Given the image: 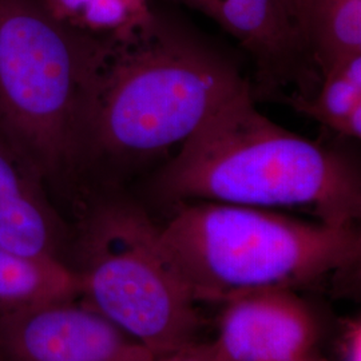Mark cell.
<instances>
[{
	"instance_id": "cell-3",
	"label": "cell",
	"mask_w": 361,
	"mask_h": 361,
	"mask_svg": "<svg viewBox=\"0 0 361 361\" xmlns=\"http://www.w3.org/2000/svg\"><path fill=\"white\" fill-rule=\"evenodd\" d=\"M246 87L226 56L157 13L149 30L114 46L107 58L92 116L89 176L180 147Z\"/></svg>"
},
{
	"instance_id": "cell-17",
	"label": "cell",
	"mask_w": 361,
	"mask_h": 361,
	"mask_svg": "<svg viewBox=\"0 0 361 361\" xmlns=\"http://www.w3.org/2000/svg\"><path fill=\"white\" fill-rule=\"evenodd\" d=\"M298 361H322V360H319V359H317V357H316V356H314V355H313V356H310V357H307V359H302V360H298Z\"/></svg>"
},
{
	"instance_id": "cell-14",
	"label": "cell",
	"mask_w": 361,
	"mask_h": 361,
	"mask_svg": "<svg viewBox=\"0 0 361 361\" xmlns=\"http://www.w3.org/2000/svg\"><path fill=\"white\" fill-rule=\"evenodd\" d=\"M297 37L308 52L310 19L316 0H280Z\"/></svg>"
},
{
	"instance_id": "cell-8",
	"label": "cell",
	"mask_w": 361,
	"mask_h": 361,
	"mask_svg": "<svg viewBox=\"0 0 361 361\" xmlns=\"http://www.w3.org/2000/svg\"><path fill=\"white\" fill-rule=\"evenodd\" d=\"M70 244L71 225L38 171L0 130V245L66 262Z\"/></svg>"
},
{
	"instance_id": "cell-2",
	"label": "cell",
	"mask_w": 361,
	"mask_h": 361,
	"mask_svg": "<svg viewBox=\"0 0 361 361\" xmlns=\"http://www.w3.org/2000/svg\"><path fill=\"white\" fill-rule=\"evenodd\" d=\"M114 46L61 23L43 0H0V130L55 204L74 207L87 192L95 99Z\"/></svg>"
},
{
	"instance_id": "cell-7",
	"label": "cell",
	"mask_w": 361,
	"mask_h": 361,
	"mask_svg": "<svg viewBox=\"0 0 361 361\" xmlns=\"http://www.w3.org/2000/svg\"><path fill=\"white\" fill-rule=\"evenodd\" d=\"M322 335V319L297 290L265 289L224 302L209 347L217 361H298L314 355Z\"/></svg>"
},
{
	"instance_id": "cell-13",
	"label": "cell",
	"mask_w": 361,
	"mask_h": 361,
	"mask_svg": "<svg viewBox=\"0 0 361 361\" xmlns=\"http://www.w3.org/2000/svg\"><path fill=\"white\" fill-rule=\"evenodd\" d=\"M308 51L323 77L336 66L361 55V0H331L316 6Z\"/></svg>"
},
{
	"instance_id": "cell-4",
	"label": "cell",
	"mask_w": 361,
	"mask_h": 361,
	"mask_svg": "<svg viewBox=\"0 0 361 361\" xmlns=\"http://www.w3.org/2000/svg\"><path fill=\"white\" fill-rule=\"evenodd\" d=\"M159 240L197 304L265 289L320 284L359 268L361 234L267 209L193 201L174 205Z\"/></svg>"
},
{
	"instance_id": "cell-18",
	"label": "cell",
	"mask_w": 361,
	"mask_h": 361,
	"mask_svg": "<svg viewBox=\"0 0 361 361\" xmlns=\"http://www.w3.org/2000/svg\"><path fill=\"white\" fill-rule=\"evenodd\" d=\"M325 1H331V0H316V3H314V8H316V6L317 4H320V3H325ZM314 8H313V11H314ZM313 15V13H312ZM312 20V19H310Z\"/></svg>"
},
{
	"instance_id": "cell-1",
	"label": "cell",
	"mask_w": 361,
	"mask_h": 361,
	"mask_svg": "<svg viewBox=\"0 0 361 361\" xmlns=\"http://www.w3.org/2000/svg\"><path fill=\"white\" fill-rule=\"evenodd\" d=\"M155 192L171 204L209 201L293 210L329 225L361 217L359 168L347 155L262 116L246 87L183 143Z\"/></svg>"
},
{
	"instance_id": "cell-15",
	"label": "cell",
	"mask_w": 361,
	"mask_h": 361,
	"mask_svg": "<svg viewBox=\"0 0 361 361\" xmlns=\"http://www.w3.org/2000/svg\"><path fill=\"white\" fill-rule=\"evenodd\" d=\"M338 361H361V320L353 317L345 320L337 341Z\"/></svg>"
},
{
	"instance_id": "cell-16",
	"label": "cell",
	"mask_w": 361,
	"mask_h": 361,
	"mask_svg": "<svg viewBox=\"0 0 361 361\" xmlns=\"http://www.w3.org/2000/svg\"><path fill=\"white\" fill-rule=\"evenodd\" d=\"M155 361H217L209 343L195 341L183 348L174 350L165 356L157 357Z\"/></svg>"
},
{
	"instance_id": "cell-5",
	"label": "cell",
	"mask_w": 361,
	"mask_h": 361,
	"mask_svg": "<svg viewBox=\"0 0 361 361\" xmlns=\"http://www.w3.org/2000/svg\"><path fill=\"white\" fill-rule=\"evenodd\" d=\"M73 212L66 264L77 276L79 298L155 357L195 343L198 304L147 212L109 190L91 194Z\"/></svg>"
},
{
	"instance_id": "cell-9",
	"label": "cell",
	"mask_w": 361,
	"mask_h": 361,
	"mask_svg": "<svg viewBox=\"0 0 361 361\" xmlns=\"http://www.w3.org/2000/svg\"><path fill=\"white\" fill-rule=\"evenodd\" d=\"M207 15L256 61L271 86L310 83L312 61L280 0H177Z\"/></svg>"
},
{
	"instance_id": "cell-12",
	"label": "cell",
	"mask_w": 361,
	"mask_h": 361,
	"mask_svg": "<svg viewBox=\"0 0 361 361\" xmlns=\"http://www.w3.org/2000/svg\"><path fill=\"white\" fill-rule=\"evenodd\" d=\"M280 101L343 137H361V55L336 66L322 77L314 94L283 95Z\"/></svg>"
},
{
	"instance_id": "cell-6",
	"label": "cell",
	"mask_w": 361,
	"mask_h": 361,
	"mask_svg": "<svg viewBox=\"0 0 361 361\" xmlns=\"http://www.w3.org/2000/svg\"><path fill=\"white\" fill-rule=\"evenodd\" d=\"M141 343L80 298L0 322V361H155Z\"/></svg>"
},
{
	"instance_id": "cell-11",
	"label": "cell",
	"mask_w": 361,
	"mask_h": 361,
	"mask_svg": "<svg viewBox=\"0 0 361 361\" xmlns=\"http://www.w3.org/2000/svg\"><path fill=\"white\" fill-rule=\"evenodd\" d=\"M52 16L91 38L125 44L154 23L152 0H43Z\"/></svg>"
},
{
	"instance_id": "cell-10",
	"label": "cell",
	"mask_w": 361,
	"mask_h": 361,
	"mask_svg": "<svg viewBox=\"0 0 361 361\" xmlns=\"http://www.w3.org/2000/svg\"><path fill=\"white\" fill-rule=\"evenodd\" d=\"M79 297L77 276L63 261L28 257L0 245V322L37 305Z\"/></svg>"
}]
</instances>
